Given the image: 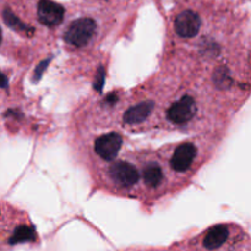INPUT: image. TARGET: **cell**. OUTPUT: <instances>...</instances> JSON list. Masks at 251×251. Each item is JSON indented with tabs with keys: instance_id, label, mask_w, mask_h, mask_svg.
<instances>
[{
	"instance_id": "52a82bcc",
	"label": "cell",
	"mask_w": 251,
	"mask_h": 251,
	"mask_svg": "<svg viewBox=\"0 0 251 251\" xmlns=\"http://www.w3.org/2000/svg\"><path fill=\"white\" fill-rule=\"evenodd\" d=\"M201 27V20L196 12L191 10L180 12L174 22L176 34L181 38H193L199 33Z\"/></svg>"
},
{
	"instance_id": "30bf717a",
	"label": "cell",
	"mask_w": 251,
	"mask_h": 251,
	"mask_svg": "<svg viewBox=\"0 0 251 251\" xmlns=\"http://www.w3.org/2000/svg\"><path fill=\"white\" fill-rule=\"evenodd\" d=\"M152 105L153 103L145 100V102L137 103L134 107H130L124 115L125 123L129 125H139L151 114Z\"/></svg>"
},
{
	"instance_id": "277c9868",
	"label": "cell",
	"mask_w": 251,
	"mask_h": 251,
	"mask_svg": "<svg viewBox=\"0 0 251 251\" xmlns=\"http://www.w3.org/2000/svg\"><path fill=\"white\" fill-rule=\"evenodd\" d=\"M198 157V146L193 142H183L178 145L169 158V166L174 172L184 174L190 171Z\"/></svg>"
},
{
	"instance_id": "5b68a950",
	"label": "cell",
	"mask_w": 251,
	"mask_h": 251,
	"mask_svg": "<svg viewBox=\"0 0 251 251\" xmlns=\"http://www.w3.org/2000/svg\"><path fill=\"white\" fill-rule=\"evenodd\" d=\"M122 145L123 139L120 134L114 131L107 132L98 136V139L95 141V152L100 159L113 163L117 161Z\"/></svg>"
},
{
	"instance_id": "9c48e42d",
	"label": "cell",
	"mask_w": 251,
	"mask_h": 251,
	"mask_svg": "<svg viewBox=\"0 0 251 251\" xmlns=\"http://www.w3.org/2000/svg\"><path fill=\"white\" fill-rule=\"evenodd\" d=\"M140 178L147 188L157 189L163 183L164 171L157 162L150 161L142 166L140 171Z\"/></svg>"
},
{
	"instance_id": "7a4b0ae2",
	"label": "cell",
	"mask_w": 251,
	"mask_h": 251,
	"mask_svg": "<svg viewBox=\"0 0 251 251\" xmlns=\"http://www.w3.org/2000/svg\"><path fill=\"white\" fill-rule=\"evenodd\" d=\"M108 178L112 184L120 189L134 188L140 180V171L134 163L127 159H120L110 164L108 169Z\"/></svg>"
},
{
	"instance_id": "3957f363",
	"label": "cell",
	"mask_w": 251,
	"mask_h": 251,
	"mask_svg": "<svg viewBox=\"0 0 251 251\" xmlns=\"http://www.w3.org/2000/svg\"><path fill=\"white\" fill-rule=\"evenodd\" d=\"M198 113V103L191 96H183L174 100L167 109V119L176 126H184L193 120Z\"/></svg>"
},
{
	"instance_id": "8992f818",
	"label": "cell",
	"mask_w": 251,
	"mask_h": 251,
	"mask_svg": "<svg viewBox=\"0 0 251 251\" xmlns=\"http://www.w3.org/2000/svg\"><path fill=\"white\" fill-rule=\"evenodd\" d=\"M64 7L53 0H39L37 15L42 25L47 27H55L64 20Z\"/></svg>"
},
{
	"instance_id": "ba28073f",
	"label": "cell",
	"mask_w": 251,
	"mask_h": 251,
	"mask_svg": "<svg viewBox=\"0 0 251 251\" xmlns=\"http://www.w3.org/2000/svg\"><path fill=\"white\" fill-rule=\"evenodd\" d=\"M230 238V229L227 225L213 226L206 230L202 238V245L206 250L215 251L221 249Z\"/></svg>"
},
{
	"instance_id": "6da1fadb",
	"label": "cell",
	"mask_w": 251,
	"mask_h": 251,
	"mask_svg": "<svg viewBox=\"0 0 251 251\" xmlns=\"http://www.w3.org/2000/svg\"><path fill=\"white\" fill-rule=\"evenodd\" d=\"M97 31V24L90 17H81L69 25L64 33L66 43L75 48H83L87 46L95 37Z\"/></svg>"
}]
</instances>
